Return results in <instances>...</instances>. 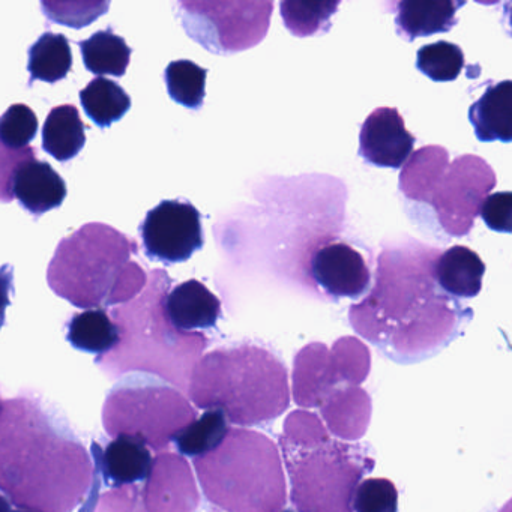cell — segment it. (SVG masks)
I'll return each instance as SVG.
<instances>
[{"mask_svg":"<svg viewBox=\"0 0 512 512\" xmlns=\"http://www.w3.org/2000/svg\"><path fill=\"white\" fill-rule=\"evenodd\" d=\"M385 248L370 295L349 310L352 328L397 364H415L445 349L473 317L434 281L440 251L412 238Z\"/></svg>","mask_w":512,"mask_h":512,"instance_id":"cell-1","label":"cell"},{"mask_svg":"<svg viewBox=\"0 0 512 512\" xmlns=\"http://www.w3.org/2000/svg\"><path fill=\"white\" fill-rule=\"evenodd\" d=\"M94 482V460L70 422L41 395L0 403V491L32 512H73Z\"/></svg>","mask_w":512,"mask_h":512,"instance_id":"cell-2","label":"cell"},{"mask_svg":"<svg viewBox=\"0 0 512 512\" xmlns=\"http://www.w3.org/2000/svg\"><path fill=\"white\" fill-rule=\"evenodd\" d=\"M172 283L166 269H154L136 298L112 308L110 317L121 340L115 349L95 359L107 376L121 379L127 374H149L178 391H188L208 338L200 332L178 331L167 319L164 302Z\"/></svg>","mask_w":512,"mask_h":512,"instance_id":"cell-3","label":"cell"},{"mask_svg":"<svg viewBox=\"0 0 512 512\" xmlns=\"http://www.w3.org/2000/svg\"><path fill=\"white\" fill-rule=\"evenodd\" d=\"M280 448L298 512H353L356 488L376 466L367 445L332 440L319 416L305 410L287 416Z\"/></svg>","mask_w":512,"mask_h":512,"instance_id":"cell-4","label":"cell"},{"mask_svg":"<svg viewBox=\"0 0 512 512\" xmlns=\"http://www.w3.org/2000/svg\"><path fill=\"white\" fill-rule=\"evenodd\" d=\"M139 245L103 223H89L62 239L47 269L56 295L77 308L118 307L136 298L148 274L134 262Z\"/></svg>","mask_w":512,"mask_h":512,"instance_id":"cell-5","label":"cell"},{"mask_svg":"<svg viewBox=\"0 0 512 512\" xmlns=\"http://www.w3.org/2000/svg\"><path fill=\"white\" fill-rule=\"evenodd\" d=\"M188 395L199 409H221L232 425L274 421L290 403L286 365L254 344L220 347L199 359Z\"/></svg>","mask_w":512,"mask_h":512,"instance_id":"cell-6","label":"cell"},{"mask_svg":"<svg viewBox=\"0 0 512 512\" xmlns=\"http://www.w3.org/2000/svg\"><path fill=\"white\" fill-rule=\"evenodd\" d=\"M193 460L208 512H281L286 506L280 449L260 431L229 428L217 449Z\"/></svg>","mask_w":512,"mask_h":512,"instance_id":"cell-7","label":"cell"},{"mask_svg":"<svg viewBox=\"0 0 512 512\" xmlns=\"http://www.w3.org/2000/svg\"><path fill=\"white\" fill-rule=\"evenodd\" d=\"M196 418V409L181 391L143 373L121 377L103 406L104 430L112 439L137 437L157 454L167 452L176 434Z\"/></svg>","mask_w":512,"mask_h":512,"instance_id":"cell-8","label":"cell"},{"mask_svg":"<svg viewBox=\"0 0 512 512\" xmlns=\"http://www.w3.org/2000/svg\"><path fill=\"white\" fill-rule=\"evenodd\" d=\"M199 506L190 463L175 452H160L145 481L97 491L86 497L79 512H197Z\"/></svg>","mask_w":512,"mask_h":512,"instance_id":"cell-9","label":"cell"},{"mask_svg":"<svg viewBox=\"0 0 512 512\" xmlns=\"http://www.w3.org/2000/svg\"><path fill=\"white\" fill-rule=\"evenodd\" d=\"M185 31L208 52L232 55L265 40L274 4L254 2H179Z\"/></svg>","mask_w":512,"mask_h":512,"instance_id":"cell-10","label":"cell"},{"mask_svg":"<svg viewBox=\"0 0 512 512\" xmlns=\"http://www.w3.org/2000/svg\"><path fill=\"white\" fill-rule=\"evenodd\" d=\"M496 184V173L487 161L461 155L446 167L425 205L433 209L446 235L461 238L472 232L482 203Z\"/></svg>","mask_w":512,"mask_h":512,"instance_id":"cell-11","label":"cell"},{"mask_svg":"<svg viewBox=\"0 0 512 512\" xmlns=\"http://www.w3.org/2000/svg\"><path fill=\"white\" fill-rule=\"evenodd\" d=\"M146 257L166 265L187 262L205 245L202 215L187 200H163L139 227Z\"/></svg>","mask_w":512,"mask_h":512,"instance_id":"cell-12","label":"cell"},{"mask_svg":"<svg viewBox=\"0 0 512 512\" xmlns=\"http://www.w3.org/2000/svg\"><path fill=\"white\" fill-rule=\"evenodd\" d=\"M94 482L88 496L100 490L131 487L148 478L154 464L151 449L133 436L113 437L106 446L92 442ZM86 496V497H88Z\"/></svg>","mask_w":512,"mask_h":512,"instance_id":"cell-13","label":"cell"},{"mask_svg":"<svg viewBox=\"0 0 512 512\" xmlns=\"http://www.w3.org/2000/svg\"><path fill=\"white\" fill-rule=\"evenodd\" d=\"M416 139L394 107H379L367 116L359 133V157L382 169H401Z\"/></svg>","mask_w":512,"mask_h":512,"instance_id":"cell-14","label":"cell"},{"mask_svg":"<svg viewBox=\"0 0 512 512\" xmlns=\"http://www.w3.org/2000/svg\"><path fill=\"white\" fill-rule=\"evenodd\" d=\"M311 275L332 298L358 299L367 292L371 272L362 254L344 242L323 245L311 259Z\"/></svg>","mask_w":512,"mask_h":512,"instance_id":"cell-15","label":"cell"},{"mask_svg":"<svg viewBox=\"0 0 512 512\" xmlns=\"http://www.w3.org/2000/svg\"><path fill=\"white\" fill-rule=\"evenodd\" d=\"M350 386L332 350L323 343L302 347L293 361V400L305 409H319L335 389Z\"/></svg>","mask_w":512,"mask_h":512,"instance_id":"cell-16","label":"cell"},{"mask_svg":"<svg viewBox=\"0 0 512 512\" xmlns=\"http://www.w3.org/2000/svg\"><path fill=\"white\" fill-rule=\"evenodd\" d=\"M164 311L173 328L178 331H205L217 326L221 317V302L205 284L188 280L167 293Z\"/></svg>","mask_w":512,"mask_h":512,"instance_id":"cell-17","label":"cell"},{"mask_svg":"<svg viewBox=\"0 0 512 512\" xmlns=\"http://www.w3.org/2000/svg\"><path fill=\"white\" fill-rule=\"evenodd\" d=\"M64 178L46 161H26L14 173L13 194L23 209L41 217L52 209L61 208L67 199Z\"/></svg>","mask_w":512,"mask_h":512,"instance_id":"cell-18","label":"cell"},{"mask_svg":"<svg viewBox=\"0 0 512 512\" xmlns=\"http://www.w3.org/2000/svg\"><path fill=\"white\" fill-rule=\"evenodd\" d=\"M466 2L454 0H403L397 2L395 29L398 37L407 43L416 38L431 37L434 34H445L457 25L458 8Z\"/></svg>","mask_w":512,"mask_h":512,"instance_id":"cell-19","label":"cell"},{"mask_svg":"<svg viewBox=\"0 0 512 512\" xmlns=\"http://www.w3.org/2000/svg\"><path fill=\"white\" fill-rule=\"evenodd\" d=\"M485 263L478 253L463 245L448 248L437 257L434 281L452 298H475L482 289Z\"/></svg>","mask_w":512,"mask_h":512,"instance_id":"cell-20","label":"cell"},{"mask_svg":"<svg viewBox=\"0 0 512 512\" xmlns=\"http://www.w3.org/2000/svg\"><path fill=\"white\" fill-rule=\"evenodd\" d=\"M319 409L328 430L340 439H361L370 425L371 398L359 386L335 389Z\"/></svg>","mask_w":512,"mask_h":512,"instance_id":"cell-21","label":"cell"},{"mask_svg":"<svg viewBox=\"0 0 512 512\" xmlns=\"http://www.w3.org/2000/svg\"><path fill=\"white\" fill-rule=\"evenodd\" d=\"M469 121L475 136L484 143L512 140V82L503 80L488 86L482 97L470 106Z\"/></svg>","mask_w":512,"mask_h":512,"instance_id":"cell-22","label":"cell"},{"mask_svg":"<svg viewBox=\"0 0 512 512\" xmlns=\"http://www.w3.org/2000/svg\"><path fill=\"white\" fill-rule=\"evenodd\" d=\"M449 166V154L442 146H424L410 155L400 173L398 188L409 202L425 205L440 176Z\"/></svg>","mask_w":512,"mask_h":512,"instance_id":"cell-23","label":"cell"},{"mask_svg":"<svg viewBox=\"0 0 512 512\" xmlns=\"http://www.w3.org/2000/svg\"><path fill=\"white\" fill-rule=\"evenodd\" d=\"M86 145V127L73 104L55 107L43 125V149L61 163L73 160Z\"/></svg>","mask_w":512,"mask_h":512,"instance_id":"cell-24","label":"cell"},{"mask_svg":"<svg viewBox=\"0 0 512 512\" xmlns=\"http://www.w3.org/2000/svg\"><path fill=\"white\" fill-rule=\"evenodd\" d=\"M121 340L118 326L103 308L74 314L67 323V341L80 352L103 356Z\"/></svg>","mask_w":512,"mask_h":512,"instance_id":"cell-25","label":"cell"},{"mask_svg":"<svg viewBox=\"0 0 512 512\" xmlns=\"http://www.w3.org/2000/svg\"><path fill=\"white\" fill-rule=\"evenodd\" d=\"M79 47L86 70L95 76L122 77L127 73L133 50L112 28L95 32L88 40L80 41Z\"/></svg>","mask_w":512,"mask_h":512,"instance_id":"cell-26","label":"cell"},{"mask_svg":"<svg viewBox=\"0 0 512 512\" xmlns=\"http://www.w3.org/2000/svg\"><path fill=\"white\" fill-rule=\"evenodd\" d=\"M73 68V52L65 35L44 32L29 49L28 70L31 73L29 86L34 82H61Z\"/></svg>","mask_w":512,"mask_h":512,"instance_id":"cell-27","label":"cell"},{"mask_svg":"<svg viewBox=\"0 0 512 512\" xmlns=\"http://www.w3.org/2000/svg\"><path fill=\"white\" fill-rule=\"evenodd\" d=\"M80 103L91 121L101 128L121 121L131 109L130 95L118 83L106 77L91 80L80 91Z\"/></svg>","mask_w":512,"mask_h":512,"instance_id":"cell-28","label":"cell"},{"mask_svg":"<svg viewBox=\"0 0 512 512\" xmlns=\"http://www.w3.org/2000/svg\"><path fill=\"white\" fill-rule=\"evenodd\" d=\"M229 428L223 410H206L200 418L194 419L181 433L176 434L173 443L182 457H203L221 445Z\"/></svg>","mask_w":512,"mask_h":512,"instance_id":"cell-29","label":"cell"},{"mask_svg":"<svg viewBox=\"0 0 512 512\" xmlns=\"http://www.w3.org/2000/svg\"><path fill=\"white\" fill-rule=\"evenodd\" d=\"M340 0L334 2H305V0H283L280 4L284 26L298 38L313 37L328 32L331 17L340 7Z\"/></svg>","mask_w":512,"mask_h":512,"instance_id":"cell-30","label":"cell"},{"mask_svg":"<svg viewBox=\"0 0 512 512\" xmlns=\"http://www.w3.org/2000/svg\"><path fill=\"white\" fill-rule=\"evenodd\" d=\"M208 70L193 61H175L164 71L170 98L190 110L202 109L206 97Z\"/></svg>","mask_w":512,"mask_h":512,"instance_id":"cell-31","label":"cell"},{"mask_svg":"<svg viewBox=\"0 0 512 512\" xmlns=\"http://www.w3.org/2000/svg\"><path fill=\"white\" fill-rule=\"evenodd\" d=\"M416 68L433 82H454L464 68L463 50L448 41L428 44L416 53Z\"/></svg>","mask_w":512,"mask_h":512,"instance_id":"cell-32","label":"cell"},{"mask_svg":"<svg viewBox=\"0 0 512 512\" xmlns=\"http://www.w3.org/2000/svg\"><path fill=\"white\" fill-rule=\"evenodd\" d=\"M38 133V118L26 104H13L0 116V142L8 149L22 151Z\"/></svg>","mask_w":512,"mask_h":512,"instance_id":"cell-33","label":"cell"},{"mask_svg":"<svg viewBox=\"0 0 512 512\" xmlns=\"http://www.w3.org/2000/svg\"><path fill=\"white\" fill-rule=\"evenodd\" d=\"M352 509L353 512H397V487L385 478L364 479L356 488Z\"/></svg>","mask_w":512,"mask_h":512,"instance_id":"cell-34","label":"cell"},{"mask_svg":"<svg viewBox=\"0 0 512 512\" xmlns=\"http://www.w3.org/2000/svg\"><path fill=\"white\" fill-rule=\"evenodd\" d=\"M484 223L488 229L493 232L511 233L512 232V193L503 191V193H494L488 196L482 203L479 211Z\"/></svg>","mask_w":512,"mask_h":512,"instance_id":"cell-35","label":"cell"},{"mask_svg":"<svg viewBox=\"0 0 512 512\" xmlns=\"http://www.w3.org/2000/svg\"><path fill=\"white\" fill-rule=\"evenodd\" d=\"M35 158H37V151L31 146L22 151H13L0 142V203L13 202L14 173L19 169L20 164Z\"/></svg>","mask_w":512,"mask_h":512,"instance_id":"cell-36","label":"cell"},{"mask_svg":"<svg viewBox=\"0 0 512 512\" xmlns=\"http://www.w3.org/2000/svg\"><path fill=\"white\" fill-rule=\"evenodd\" d=\"M14 292V268L4 265L0 268V329L4 328L7 308L11 305V295Z\"/></svg>","mask_w":512,"mask_h":512,"instance_id":"cell-37","label":"cell"},{"mask_svg":"<svg viewBox=\"0 0 512 512\" xmlns=\"http://www.w3.org/2000/svg\"><path fill=\"white\" fill-rule=\"evenodd\" d=\"M0 512H11V502L4 494H0Z\"/></svg>","mask_w":512,"mask_h":512,"instance_id":"cell-38","label":"cell"},{"mask_svg":"<svg viewBox=\"0 0 512 512\" xmlns=\"http://www.w3.org/2000/svg\"><path fill=\"white\" fill-rule=\"evenodd\" d=\"M11 512H32V511H28V509L16 508V509H11Z\"/></svg>","mask_w":512,"mask_h":512,"instance_id":"cell-39","label":"cell"},{"mask_svg":"<svg viewBox=\"0 0 512 512\" xmlns=\"http://www.w3.org/2000/svg\"><path fill=\"white\" fill-rule=\"evenodd\" d=\"M281 512H293V511H290V509H284V511H281Z\"/></svg>","mask_w":512,"mask_h":512,"instance_id":"cell-40","label":"cell"},{"mask_svg":"<svg viewBox=\"0 0 512 512\" xmlns=\"http://www.w3.org/2000/svg\"><path fill=\"white\" fill-rule=\"evenodd\" d=\"M0 403H2V398H0Z\"/></svg>","mask_w":512,"mask_h":512,"instance_id":"cell-41","label":"cell"}]
</instances>
